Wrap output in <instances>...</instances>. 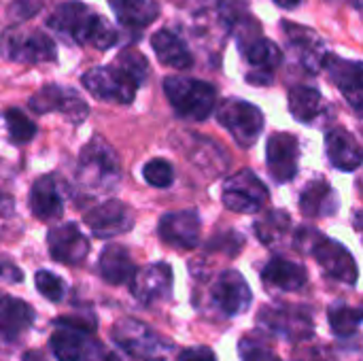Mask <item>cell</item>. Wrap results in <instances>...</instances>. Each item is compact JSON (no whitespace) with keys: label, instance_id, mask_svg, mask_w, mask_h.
<instances>
[{"label":"cell","instance_id":"1","mask_svg":"<svg viewBox=\"0 0 363 361\" xmlns=\"http://www.w3.org/2000/svg\"><path fill=\"white\" fill-rule=\"evenodd\" d=\"M47 23L55 34L70 38L77 45H89L94 49L104 51L117 43L115 28L104 17L96 15L87 4L77 0L60 4L49 15Z\"/></svg>","mask_w":363,"mask_h":361},{"label":"cell","instance_id":"2","mask_svg":"<svg viewBox=\"0 0 363 361\" xmlns=\"http://www.w3.org/2000/svg\"><path fill=\"white\" fill-rule=\"evenodd\" d=\"M164 91L181 119L204 121L211 117L217 104V91L211 83L189 77H168Z\"/></svg>","mask_w":363,"mask_h":361},{"label":"cell","instance_id":"3","mask_svg":"<svg viewBox=\"0 0 363 361\" xmlns=\"http://www.w3.org/2000/svg\"><path fill=\"white\" fill-rule=\"evenodd\" d=\"M77 179L85 189L91 191H108L119 181V160L113 147L94 136L81 151Z\"/></svg>","mask_w":363,"mask_h":361},{"label":"cell","instance_id":"4","mask_svg":"<svg viewBox=\"0 0 363 361\" xmlns=\"http://www.w3.org/2000/svg\"><path fill=\"white\" fill-rule=\"evenodd\" d=\"M113 340L128 355L140 361H166L172 351V345L168 340H164L155 330L136 319L117 321L113 328Z\"/></svg>","mask_w":363,"mask_h":361},{"label":"cell","instance_id":"5","mask_svg":"<svg viewBox=\"0 0 363 361\" xmlns=\"http://www.w3.org/2000/svg\"><path fill=\"white\" fill-rule=\"evenodd\" d=\"M217 121L230 132L238 147H251L264 130V113L240 98H230L217 106Z\"/></svg>","mask_w":363,"mask_h":361},{"label":"cell","instance_id":"6","mask_svg":"<svg viewBox=\"0 0 363 361\" xmlns=\"http://www.w3.org/2000/svg\"><path fill=\"white\" fill-rule=\"evenodd\" d=\"M2 57L19 64H40L55 60V43L40 30H6L0 40Z\"/></svg>","mask_w":363,"mask_h":361},{"label":"cell","instance_id":"7","mask_svg":"<svg viewBox=\"0 0 363 361\" xmlns=\"http://www.w3.org/2000/svg\"><path fill=\"white\" fill-rule=\"evenodd\" d=\"M83 85L91 96L117 104H130L138 89V83L117 64L87 70L83 74Z\"/></svg>","mask_w":363,"mask_h":361},{"label":"cell","instance_id":"8","mask_svg":"<svg viewBox=\"0 0 363 361\" xmlns=\"http://www.w3.org/2000/svg\"><path fill=\"white\" fill-rule=\"evenodd\" d=\"M223 204L234 213H257L268 202V189L266 185L255 177L253 170H240L223 183L221 194Z\"/></svg>","mask_w":363,"mask_h":361},{"label":"cell","instance_id":"9","mask_svg":"<svg viewBox=\"0 0 363 361\" xmlns=\"http://www.w3.org/2000/svg\"><path fill=\"white\" fill-rule=\"evenodd\" d=\"M259 326L287 340H304L313 336V317L306 309L294 306H266L259 311Z\"/></svg>","mask_w":363,"mask_h":361},{"label":"cell","instance_id":"10","mask_svg":"<svg viewBox=\"0 0 363 361\" xmlns=\"http://www.w3.org/2000/svg\"><path fill=\"white\" fill-rule=\"evenodd\" d=\"M30 109L34 113H38V115L62 113L72 123H81L89 115V106L85 104V100L77 91L64 89L60 85H45V87H40L30 98Z\"/></svg>","mask_w":363,"mask_h":361},{"label":"cell","instance_id":"11","mask_svg":"<svg viewBox=\"0 0 363 361\" xmlns=\"http://www.w3.org/2000/svg\"><path fill=\"white\" fill-rule=\"evenodd\" d=\"M251 289L245 277L236 270L221 272L211 287V302L225 317H238L251 306Z\"/></svg>","mask_w":363,"mask_h":361},{"label":"cell","instance_id":"12","mask_svg":"<svg viewBox=\"0 0 363 361\" xmlns=\"http://www.w3.org/2000/svg\"><path fill=\"white\" fill-rule=\"evenodd\" d=\"M311 255H315L317 264L323 268V272L340 283L347 285H355L359 270L357 264L353 260V255L347 251V247H342L338 240H332L328 236H319L317 243L311 249Z\"/></svg>","mask_w":363,"mask_h":361},{"label":"cell","instance_id":"13","mask_svg":"<svg viewBox=\"0 0 363 361\" xmlns=\"http://www.w3.org/2000/svg\"><path fill=\"white\" fill-rule=\"evenodd\" d=\"M300 143L289 132H277L266 143L268 172L277 183H289L298 174Z\"/></svg>","mask_w":363,"mask_h":361},{"label":"cell","instance_id":"14","mask_svg":"<svg viewBox=\"0 0 363 361\" xmlns=\"http://www.w3.org/2000/svg\"><path fill=\"white\" fill-rule=\"evenodd\" d=\"M85 226L98 238H115L132 230L134 213L119 200H106L85 215Z\"/></svg>","mask_w":363,"mask_h":361},{"label":"cell","instance_id":"15","mask_svg":"<svg viewBox=\"0 0 363 361\" xmlns=\"http://www.w3.org/2000/svg\"><path fill=\"white\" fill-rule=\"evenodd\" d=\"M47 247L55 262L77 266L89 253V240L79 230L77 223H60L53 226L47 234Z\"/></svg>","mask_w":363,"mask_h":361},{"label":"cell","instance_id":"16","mask_svg":"<svg viewBox=\"0 0 363 361\" xmlns=\"http://www.w3.org/2000/svg\"><path fill=\"white\" fill-rule=\"evenodd\" d=\"M170 291H172V268L168 264H151L143 270H136L132 279V294L145 306L168 300Z\"/></svg>","mask_w":363,"mask_h":361},{"label":"cell","instance_id":"17","mask_svg":"<svg viewBox=\"0 0 363 361\" xmlns=\"http://www.w3.org/2000/svg\"><path fill=\"white\" fill-rule=\"evenodd\" d=\"M162 240L177 249H194L200 240V217L196 211H174L160 219Z\"/></svg>","mask_w":363,"mask_h":361},{"label":"cell","instance_id":"18","mask_svg":"<svg viewBox=\"0 0 363 361\" xmlns=\"http://www.w3.org/2000/svg\"><path fill=\"white\" fill-rule=\"evenodd\" d=\"M323 68L328 70L330 79L338 89L355 104H363V62L355 60H345L334 53H328L323 60Z\"/></svg>","mask_w":363,"mask_h":361},{"label":"cell","instance_id":"19","mask_svg":"<svg viewBox=\"0 0 363 361\" xmlns=\"http://www.w3.org/2000/svg\"><path fill=\"white\" fill-rule=\"evenodd\" d=\"M325 153H328V160L332 162V166L338 170H345V172H353L363 164L362 145L357 143V138L351 132H347L342 128L328 132Z\"/></svg>","mask_w":363,"mask_h":361},{"label":"cell","instance_id":"20","mask_svg":"<svg viewBox=\"0 0 363 361\" xmlns=\"http://www.w3.org/2000/svg\"><path fill=\"white\" fill-rule=\"evenodd\" d=\"M30 211L36 219L40 221H55L62 217L64 211V202L55 183V177L45 174L38 177L32 187H30V198H28Z\"/></svg>","mask_w":363,"mask_h":361},{"label":"cell","instance_id":"21","mask_svg":"<svg viewBox=\"0 0 363 361\" xmlns=\"http://www.w3.org/2000/svg\"><path fill=\"white\" fill-rule=\"evenodd\" d=\"M262 281L266 283L268 289L291 294V291H300L306 285L308 274H306L304 266H300L291 260H285V257H274L264 266Z\"/></svg>","mask_w":363,"mask_h":361},{"label":"cell","instance_id":"22","mask_svg":"<svg viewBox=\"0 0 363 361\" xmlns=\"http://www.w3.org/2000/svg\"><path fill=\"white\" fill-rule=\"evenodd\" d=\"M34 321V311L17 298L0 294V340L19 338Z\"/></svg>","mask_w":363,"mask_h":361},{"label":"cell","instance_id":"23","mask_svg":"<svg viewBox=\"0 0 363 361\" xmlns=\"http://www.w3.org/2000/svg\"><path fill=\"white\" fill-rule=\"evenodd\" d=\"M98 270H100V277L111 285L132 283V279L136 274V266H134L128 249L121 245H108L102 251L100 262H98Z\"/></svg>","mask_w":363,"mask_h":361},{"label":"cell","instance_id":"24","mask_svg":"<svg viewBox=\"0 0 363 361\" xmlns=\"http://www.w3.org/2000/svg\"><path fill=\"white\" fill-rule=\"evenodd\" d=\"M151 47L157 55V60L164 66L177 68V70H187L194 64V57L187 49V45L170 30H160L151 36Z\"/></svg>","mask_w":363,"mask_h":361},{"label":"cell","instance_id":"25","mask_svg":"<svg viewBox=\"0 0 363 361\" xmlns=\"http://www.w3.org/2000/svg\"><path fill=\"white\" fill-rule=\"evenodd\" d=\"M283 28L287 32L289 45L298 51L302 64H306L313 72H317V68L323 66V60L328 55L323 51V45H321L317 32L302 28V26H291V23H283Z\"/></svg>","mask_w":363,"mask_h":361},{"label":"cell","instance_id":"26","mask_svg":"<svg viewBox=\"0 0 363 361\" xmlns=\"http://www.w3.org/2000/svg\"><path fill=\"white\" fill-rule=\"evenodd\" d=\"M300 211L306 217H328L338 211V196L325 181H313L300 194Z\"/></svg>","mask_w":363,"mask_h":361},{"label":"cell","instance_id":"27","mask_svg":"<svg viewBox=\"0 0 363 361\" xmlns=\"http://www.w3.org/2000/svg\"><path fill=\"white\" fill-rule=\"evenodd\" d=\"M55 332L51 334V351L57 361H81L85 351V332L55 319Z\"/></svg>","mask_w":363,"mask_h":361},{"label":"cell","instance_id":"28","mask_svg":"<svg viewBox=\"0 0 363 361\" xmlns=\"http://www.w3.org/2000/svg\"><path fill=\"white\" fill-rule=\"evenodd\" d=\"M117 19L128 28H147L160 15L155 0H108Z\"/></svg>","mask_w":363,"mask_h":361},{"label":"cell","instance_id":"29","mask_svg":"<svg viewBox=\"0 0 363 361\" xmlns=\"http://www.w3.org/2000/svg\"><path fill=\"white\" fill-rule=\"evenodd\" d=\"M289 113L300 121V123H313L323 111V96L319 89L308 87V85H298L289 89Z\"/></svg>","mask_w":363,"mask_h":361},{"label":"cell","instance_id":"30","mask_svg":"<svg viewBox=\"0 0 363 361\" xmlns=\"http://www.w3.org/2000/svg\"><path fill=\"white\" fill-rule=\"evenodd\" d=\"M240 49H242L245 60H247L255 70L272 72V70L283 62L281 49H279L272 40H268V38H264V36L251 38L249 43L240 45Z\"/></svg>","mask_w":363,"mask_h":361},{"label":"cell","instance_id":"31","mask_svg":"<svg viewBox=\"0 0 363 361\" xmlns=\"http://www.w3.org/2000/svg\"><path fill=\"white\" fill-rule=\"evenodd\" d=\"M363 323V304L359 306H351L347 302H336L330 309V326L334 330L336 336L347 338L353 336L359 326Z\"/></svg>","mask_w":363,"mask_h":361},{"label":"cell","instance_id":"32","mask_svg":"<svg viewBox=\"0 0 363 361\" xmlns=\"http://www.w3.org/2000/svg\"><path fill=\"white\" fill-rule=\"evenodd\" d=\"M289 230V217L283 211H274L255 223V234L262 243L272 245Z\"/></svg>","mask_w":363,"mask_h":361},{"label":"cell","instance_id":"33","mask_svg":"<svg viewBox=\"0 0 363 361\" xmlns=\"http://www.w3.org/2000/svg\"><path fill=\"white\" fill-rule=\"evenodd\" d=\"M4 121H6V130H9V136L15 145H23L28 140L34 138L36 134V126L34 121H30L19 109H9L4 113Z\"/></svg>","mask_w":363,"mask_h":361},{"label":"cell","instance_id":"34","mask_svg":"<svg viewBox=\"0 0 363 361\" xmlns=\"http://www.w3.org/2000/svg\"><path fill=\"white\" fill-rule=\"evenodd\" d=\"M143 177L153 187H160V189L162 187H170L172 181H174V168H172L170 162H166L162 157H155V160H151V162L145 164Z\"/></svg>","mask_w":363,"mask_h":361},{"label":"cell","instance_id":"35","mask_svg":"<svg viewBox=\"0 0 363 361\" xmlns=\"http://www.w3.org/2000/svg\"><path fill=\"white\" fill-rule=\"evenodd\" d=\"M113 64H117L123 72H128V74H130L138 85L147 79L149 64H147L145 55H143V53H138V51H134V49H128V51L119 53V55L115 57V62H113Z\"/></svg>","mask_w":363,"mask_h":361},{"label":"cell","instance_id":"36","mask_svg":"<svg viewBox=\"0 0 363 361\" xmlns=\"http://www.w3.org/2000/svg\"><path fill=\"white\" fill-rule=\"evenodd\" d=\"M34 283H36L38 294L51 302H62L66 296V283L49 270H38L34 277Z\"/></svg>","mask_w":363,"mask_h":361},{"label":"cell","instance_id":"37","mask_svg":"<svg viewBox=\"0 0 363 361\" xmlns=\"http://www.w3.org/2000/svg\"><path fill=\"white\" fill-rule=\"evenodd\" d=\"M240 361H281V357L268 347L264 345L259 338H242L240 340Z\"/></svg>","mask_w":363,"mask_h":361},{"label":"cell","instance_id":"38","mask_svg":"<svg viewBox=\"0 0 363 361\" xmlns=\"http://www.w3.org/2000/svg\"><path fill=\"white\" fill-rule=\"evenodd\" d=\"M81 361H121L117 355H113L111 351H106L102 345L98 343H89L83 351V357Z\"/></svg>","mask_w":363,"mask_h":361},{"label":"cell","instance_id":"39","mask_svg":"<svg viewBox=\"0 0 363 361\" xmlns=\"http://www.w3.org/2000/svg\"><path fill=\"white\" fill-rule=\"evenodd\" d=\"M179 361H217V357L208 347H191L181 351Z\"/></svg>","mask_w":363,"mask_h":361},{"label":"cell","instance_id":"40","mask_svg":"<svg viewBox=\"0 0 363 361\" xmlns=\"http://www.w3.org/2000/svg\"><path fill=\"white\" fill-rule=\"evenodd\" d=\"M0 279L6 283H21L23 281V272L11 264V262H0Z\"/></svg>","mask_w":363,"mask_h":361},{"label":"cell","instance_id":"41","mask_svg":"<svg viewBox=\"0 0 363 361\" xmlns=\"http://www.w3.org/2000/svg\"><path fill=\"white\" fill-rule=\"evenodd\" d=\"M21 361H47V357H45L40 351H28V353L23 355V360Z\"/></svg>","mask_w":363,"mask_h":361},{"label":"cell","instance_id":"42","mask_svg":"<svg viewBox=\"0 0 363 361\" xmlns=\"http://www.w3.org/2000/svg\"><path fill=\"white\" fill-rule=\"evenodd\" d=\"M272 2H277L283 9H296L300 4V0H272Z\"/></svg>","mask_w":363,"mask_h":361},{"label":"cell","instance_id":"43","mask_svg":"<svg viewBox=\"0 0 363 361\" xmlns=\"http://www.w3.org/2000/svg\"><path fill=\"white\" fill-rule=\"evenodd\" d=\"M9 206H11V200H9V198L2 194V189H0V213H6Z\"/></svg>","mask_w":363,"mask_h":361},{"label":"cell","instance_id":"44","mask_svg":"<svg viewBox=\"0 0 363 361\" xmlns=\"http://www.w3.org/2000/svg\"><path fill=\"white\" fill-rule=\"evenodd\" d=\"M357 230L362 234V243H363V215H357Z\"/></svg>","mask_w":363,"mask_h":361},{"label":"cell","instance_id":"45","mask_svg":"<svg viewBox=\"0 0 363 361\" xmlns=\"http://www.w3.org/2000/svg\"><path fill=\"white\" fill-rule=\"evenodd\" d=\"M347 2L355 9H363V0H347Z\"/></svg>","mask_w":363,"mask_h":361}]
</instances>
